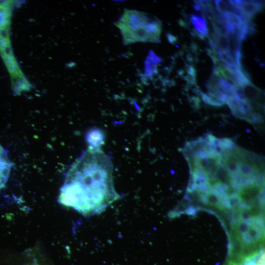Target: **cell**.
I'll return each mask as SVG.
<instances>
[{"label": "cell", "mask_w": 265, "mask_h": 265, "mask_svg": "<svg viewBox=\"0 0 265 265\" xmlns=\"http://www.w3.org/2000/svg\"><path fill=\"white\" fill-rule=\"evenodd\" d=\"M167 38L168 41L171 44H174L177 42V38L171 34L168 33L167 34Z\"/></svg>", "instance_id": "9c48e42d"}, {"label": "cell", "mask_w": 265, "mask_h": 265, "mask_svg": "<svg viewBox=\"0 0 265 265\" xmlns=\"http://www.w3.org/2000/svg\"><path fill=\"white\" fill-rule=\"evenodd\" d=\"M244 94L250 104H257L263 106V92L251 82L242 87Z\"/></svg>", "instance_id": "8992f818"}, {"label": "cell", "mask_w": 265, "mask_h": 265, "mask_svg": "<svg viewBox=\"0 0 265 265\" xmlns=\"http://www.w3.org/2000/svg\"><path fill=\"white\" fill-rule=\"evenodd\" d=\"M189 21L192 26L193 34L201 39H204L208 36L209 29L207 21L203 13L190 15Z\"/></svg>", "instance_id": "277c9868"}, {"label": "cell", "mask_w": 265, "mask_h": 265, "mask_svg": "<svg viewBox=\"0 0 265 265\" xmlns=\"http://www.w3.org/2000/svg\"><path fill=\"white\" fill-rule=\"evenodd\" d=\"M162 59L153 51H150L145 62V73L147 76H151L156 72V65L160 63Z\"/></svg>", "instance_id": "ba28073f"}, {"label": "cell", "mask_w": 265, "mask_h": 265, "mask_svg": "<svg viewBox=\"0 0 265 265\" xmlns=\"http://www.w3.org/2000/svg\"><path fill=\"white\" fill-rule=\"evenodd\" d=\"M113 164L101 149H88L71 165L58 201L84 216L99 214L121 198L113 180Z\"/></svg>", "instance_id": "6da1fadb"}, {"label": "cell", "mask_w": 265, "mask_h": 265, "mask_svg": "<svg viewBox=\"0 0 265 265\" xmlns=\"http://www.w3.org/2000/svg\"><path fill=\"white\" fill-rule=\"evenodd\" d=\"M105 134L100 129L93 128L89 130L86 135V140L89 145V148L92 149H101L105 143Z\"/></svg>", "instance_id": "52a82bcc"}, {"label": "cell", "mask_w": 265, "mask_h": 265, "mask_svg": "<svg viewBox=\"0 0 265 265\" xmlns=\"http://www.w3.org/2000/svg\"><path fill=\"white\" fill-rule=\"evenodd\" d=\"M116 26L125 45L136 42H160L162 23L151 14L125 9Z\"/></svg>", "instance_id": "7a4b0ae2"}, {"label": "cell", "mask_w": 265, "mask_h": 265, "mask_svg": "<svg viewBox=\"0 0 265 265\" xmlns=\"http://www.w3.org/2000/svg\"><path fill=\"white\" fill-rule=\"evenodd\" d=\"M11 168V163L7 153L0 144V191L8 180Z\"/></svg>", "instance_id": "5b68a950"}, {"label": "cell", "mask_w": 265, "mask_h": 265, "mask_svg": "<svg viewBox=\"0 0 265 265\" xmlns=\"http://www.w3.org/2000/svg\"><path fill=\"white\" fill-rule=\"evenodd\" d=\"M229 2L237 7L245 17L251 19L263 8V3L256 0H229Z\"/></svg>", "instance_id": "3957f363"}, {"label": "cell", "mask_w": 265, "mask_h": 265, "mask_svg": "<svg viewBox=\"0 0 265 265\" xmlns=\"http://www.w3.org/2000/svg\"><path fill=\"white\" fill-rule=\"evenodd\" d=\"M193 8L196 11H202V8L197 1H195L194 2Z\"/></svg>", "instance_id": "30bf717a"}]
</instances>
